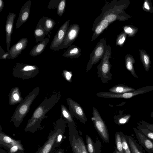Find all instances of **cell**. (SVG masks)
Returning <instances> with one entry per match:
<instances>
[{"label": "cell", "instance_id": "obj_1", "mask_svg": "<svg viewBox=\"0 0 153 153\" xmlns=\"http://www.w3.org/2000/svg\"><path fill=\"white\" fill-rule=\"evenodd\" d=\"M129 4V0H113L107 2L101 9V13L93 23L92 31H94L98 22L102 19L107 20L110 24L116 20L125 21L131 17L124 11Z\"/></svg>", "mask_w": 153, "mask_h": 153}, {"label": "cell", "instance_id": "obj_2", "mask_svg": "<svg viewBox=\"0 0 153 153\" xmlns=\"http://www.w3.org/2000/svg\"><path fill=\"white\" fill-rule=\"evenodd\" d=\"M61 96L60 92H56L53 94L49 98L45 97L28 120L24 131L33 133L41 129L42 121L43 119L48 117L45 114L58 102Z\"/></svg>", "mask_w": 153, "mask_h": 153}, {"label": "cell", "instance_id": "obj_3", "mask_svg": "<svg viewBox=\"0 0 153 153\" xmlns=\"http://www.w3.org/2000/svg\"><path fill=\"white\" fill-rule=\"evenodd\" d=\"M39 88H35L19 103L11 118L10 122H13L14 126L18 128L27 114L32 102L39 94Z\"/></svg>", "mask_w": 153, "mask_h": 153}, {"label": "cell", "instance_id": "obj_4", "mask_svg": "<svg viewBox=\"0 0 153 153\" xmlns=\"http://www.w3.org/2000/svg\"><path fill=\"white\" fill-rule=\"evenodd\" d=\"M111 48L110 45H107L105 53L97 67L98 77L103 83H107L112 79V74L110 72L112 67L109 62L111 58Z\"/></svg>", "mask_w": 153, "mask_h": 153}, {"label": "cell", "instance_id": "obj_5", "mask_svg": "<svg viewBox=\"0 0 153 153\" xmlns=\"http://www.w3.org/2000/svg\"><path fill=\"white\" fill-rule=\"evenodd\" d=\"M54 129L50 132L47 140L37 150L35 153H52L55 150L56 137L61 130L65 127V121L62 117L56 121Z\"/></svg>", "mask_w": 153, "mask_h": 153}, {"label": "cell", "instance_id": "obj_6", "mask_svg": "<svg viewBox=\"0 0 153 153\" xmlns=\"http://www.w3.org/2000/svg\"><path fill=\"white\" fill-rule=\"evenodd\" d=\"M36 65L17 63L13 69V75L15 77L26 79L33 78L39 73Z\"/></svg>", "mask_w": 153, "mask_h": 153}, {"label": "cell", "instance_id": "obj_7", "mask_svg": "<svg viewBox=\"0 0 153 153\" xmlns=\"http://www.w3.org/2000/svg\"><path fill=\"white\" fill-rule=\"evenodd\" d=\"M107 46L106 37L101 39L98 42L90 55V59L86 68L87 72L91 69L93 65L101 60L104 55Z\"/></svg>", "mask_w": 153, "mask_h": 153}, {"label": "cell", "instance_id": "obj_8", "mask_svg": "<svg viewBox=\"0 0 153 153\" xmlns=\"http://www.w3.org/2000/svg\"><path fill=\"white\" fill-rule=\"evenodd\" d=\"M93 117L91 120L94 126L103 140L106 142L109 141V135L107 127L97 110L94 107L92 109Z\"/></svg>", "mask_w": 153, "mask_h": 153}, {"label": "cell", "instance_id": "obj_9", "mask_svg": "<svg viewBox=\"0 0 153 153\" xmlns=\"http://www.w3.org/2000/svg\"><path fill=\"white\" fill-rule=\"evenodd\" d=\"M70 22L69 20L66 21L59 29L51 42V49L54 51L59 50V47L63 42L69 27Z\"/></svg>", "mask_w": 153, "mask_h": 153}, {"label": "cell", "instance_id": "obj_10", "mask_svg": "<svg viewBox=\"0 0 153 153\" xmlns=\"http://www.w3.org/2000/svg\"><path fill=\"white\" fill-rule=\"evenodd\" d=\"M79 31V26L77 24H72L69 26L63 42L59 47V50L68 48L71 45L77 37Z\"/></svg>", "mask_w": 153, "mask_h": 153}, {"label": "cell", "instance_id": "obj_11", "mask_svg": "<svg viewBox=\"0 0 153 153\" xmlns=\"http://www.w3.org/2000/svg\"><path fill=\"white\" fill-rule=\"evenodd\" d=\"M66 100L70 112L72 115L75 117L82 123H85L87 121V119L81 106L77 102L70 98H67Z\"/></svg>", "mask_w": 153, "mask_h": 153}, {"label": "cell", "instance_id": "obj_12", "mask_svg": "<svg viewBox=\"0 0 153 153\" xmlns=\"http://www.w3.org/2000/svg\"><path fill=\"white\" fill-rule=\"evenodd\" d=\"M133 129L139 144L148 153H153V141L147 137L137 128L134 127Z\"/></svg>", "mask_w": 153, "mask_h": 153}, {"label": "cell", "instance_id": "obj_13", "mask_svg": "<svg viewBox=\"0 0 153 153\" xmlns=\"http://www.w3.org/2000/svg\"><path fill=\"white\" fill-rule=\"evenodd\" d=\"M16 14L13 13H9L6 22L5 29L6 42L8 52L10 50V45L12 34L13 27L14 22L16 17Z\"/></svg>", "mask_w": 153, "mask_h": 153}, {"label": "cell", "instance_id": "obj_14", "mask_svg": "<svg viewBox=\"0 0 153 153\" xmlns=\"http://www.w3.org/2000/svg\"><path fill=\"white\" fill-rule=\"evenodd\" d=\"M31 4V0H29L27 1L22 7L16 23V29L19 28L28 19Z\"/></svg>", "mask_w": 153, "mask_h": 153}, {"label": "cell", "instance_id": "obj_15", "mask_svg": "<svg viewBox=\"0 0 153 153\" xmlns=\"http://www.w3.org/2000/svg\"><path fill=\"white\" fill-rule=\"evenodd\" d=\"M0 145L8 150L16 145H22L20 140H16L4 133L0 126Z\"/></svg>", "mask_w": 153, "mask_h": 153}, {"label": "cell", "instance_id": "obj_16", "mask_svg": "<svg viewBox=\"0 0 153 153\" xmlns=\"http://www.w3.org/2000/svg\"><path fill=\"white\" fill-rule=\"evenodd\" d=\"M28 43L27 38L25 37L21 39L19 41L10 48L9 53L10 59H14L26 47Z\"/></svg>", "mask_w": 153, "mask_h": 153}, {"label": "cell", "instance_id": "obj_17", "mask_svg": "<svg viewBox=\"0 0 153 153\" xmlns=\"http://www.w3.org/2000/svg\"><path fill=\"white\" fill-rule=\"evenodd\" d=\"M19 88L16 87L12 88L9 94V104L12 105L19 103L23 100Z\"/></svg>", "mask_w": 153, "mask_h": 153}, {"label": "cell", "instance_id": "obj_18", "mask_svg": "<svg viewBox=\"0 0 153 153\" xmlns=\"http://www.w3.org/2000/svg\"><path fill=\"white\" fill-rule=\"evenodd\" d=\"M56 24L52 19L45 16H43L39 20L37 25H40L45 30L46 35L53 28Z\"/></svg>", "mask_w": 153, "mask_h": 153}, {"label": "cell", "instance_id": "obj_19", "mask_svg": "<svg viewBox=\"0 0 153 153\" xmlns=\"http://www.w3.org/2000/svg\"><path fill=\"white\" fill-rule=\"evenodd\" d=\"M131 153H146L141 146L132 137L125 135Z\"/></svg>", "mask_w": 153, "mask_h": 153}, {"label": "cell", "instance_id": "obj_20", "mask_svg": "<svg viewBox=\"0 0 153 153\" xmlns=\"http://www.w3.org/2000/svg\"><path fill=\"white\" fill-rule=\"evenodd\" d=\"M81 54L80 48L75 45H72L68 48L62 56L66 58H79Z\"/></svg>", "mask_w": 153, "mask_h": 153}, {"label": "cell", "instance_id": "obj_21", "mask_svg": "<svg viewBox=\"0 0 153 153\" xmlns=\"http://www.w3.org/2000/svg\"><path fill=\"white\" fill-rule=\"evenodd\" d=\"M49 41V38H46L40 41L30 50V55L35 57L41 54L45 50Z\"/></svg>", "mask_w": 153, "mask_h": 153}, {"label": "cell", "instance_id": "obj_22", "mask_svg": "<svg viewBox=\"0 0 153 153\" xmlns=\"http://www.w3.org/2000/svg\"><path fill=\"white\" fill-rule=\"evenodd\" d=\"M125 60L126 69L134 77L138 79V76L136 74L133 65L135 61L133 56L130 54H127L125 56Z\"/></svg>", "mask_w": 153, "mask_h": 153}, {"label": "cell", "instance_id": "obj_23", "mask_svg": "<svg viewBox=\"0 0 153 153\" xmlns=\"http://www.w3.org/2000/svg\"><path fill=\"white\" fill-rule=\"evenodd\" d=\"M139 51L140 61L145 71L148 72L149 70L151 65L150 57L145 50L140 49Z\"/></svg>", "mask_w": 153, "mask_h": 153}, {"label": "cell", "instance_id": "obj_24", "mask_svg": "<svg viewBox=\"0 0 153 153\" xmlns=\"http://www.w3.org/2000/svg\"><path fill=\"white\" fill-rule=\"evenodd\" d=\"M135 90L133 88L122 84L115 85L109 89L110 92L117 93H123Z\"/></svg>", "mask_w": 153, "mask_h": 153}, {"label": "cell", "instance_id": "obj_25", "mask_svg": "<svg viewBox=\"0 0 153 153\" xmlns=\"http://www.w3.org/2000/svg\"><path fill=\"white\" fill-rule=\"evenodd\" d=\"M34 35L36 42L41 41L44 39L46 35L45 30L40 25H37L34 31Z\"/></svg>", "mask_w": 153, "mask_h": 153}, {"label": "cell", "instance_id": "obj_26", "mask_svg": "<svg viewBox=\"0 0 153 153\" xmlns=\"http://www.w3.org/2000/svg\"><path fill=\"white\" fill-rule=\"evenodd\" d=\"M61 112L62 117L66 122L68 123H72L74 122L72 115L67 108L64 105H61Z\"/></svg>", "mask_w": 153, "mask_h": 153}, {"label": "cell", "instance_id": "obj_27", "mask_svg": "<svg viewBox=\"0 0 153 153\" xmlns=\"http://www.w3.org/2000/svg\"><path fill=\"white\" fill-rule=\"evenodd\" d=\"M124 32L128 37L134 36L138 32L139 29L131 25H125L123 27Z\"/></svg>", "mask_w": 153, "mask_h": 153}, {"label": "cell", "instance_id": "obj_28", "mask_svg": "<svg viewBox=\"0 0 153 153\" xmlns=\"http://www.w3.org/2000/svg\"><path fill=\"white\" fill-rule=\"evenodd\" d=\"M73 141L79 153H88L85 145L82 140L79 138L76 140L73 137Z\"/></svg>", "mask_w": 153, "mask_h": 153}, {"label": "cell", "instance_id": "obj_29", "mask_svg": "<svg viewBox=\"0 0 153 153\" xmlns=\"http://www.w3.org/2000/svg\"><path fill=\"white\" fill-rule=\"evenodd\" d=\"M127 36L124 31L118 35L116 40V46H123L125 42Z\"/></svg>", "mask_w": 153, "mask_h": 153}, {"label": "cell", "instance_id": "obj_30", "mask_svg": "<svg viewBox=\"0 0 153 153\" xmlns=\"http://www.w3.org/2000/svg\"><path fill=\"white\" fill-rule=\"evenodd\" d=\"M137 128L149 139L153 141V131L137 124Z\"/></svg>", "mask_w": 153, "mask_h": 153}, {"label": "cell", "instance_id": "obj_31", "mask_svg": "<svg viewBox=\"0 0 153 153\" xmlns=\"http://www.w3.org/2000/svg\"><path fill=\"white\" fill-rule=\"evenodd\" d=\"M105 30L100 23H98L96 25L94 31L91 41L93 42Z\"/></svg>", "mask_w": 153, "mask_h": 153}, {"label": "cell", "instance_id": "obj_32", "mask_svg": "<svg viewBox=\"0 0 153 153\" xmlns=\"http://www.w3.org/2000/svg\"><path fill=\"white\" fill-rule=\"evenodd\" d=\"M116 149L120 153H124L120 132H117L115 135Z\"/></svg>", "mask_w": 153, "mask_h": 153}, {"label": "cell", "instance_id": "obj_33", "mask_svg": "<svg viewBox=\"0 0 153 153\" xmlns=\"http://www.w3.org/2000/svg\"><path fill=\"white\" fill-rule=\"evenodd\" d=\"M124 153H131L130 148L126 139L125 135L120 132Z\"/></svg>", "mask_w": 153, "mask_h": 153}, {"label": "cell", "instance_id": "obj_34", "mask_svg": "<svg viewBox=\"0 0 153 153\" xmlns=\"http://www.w3.org/2000/svg\"><path fill=\"white\" fill-rule=\"evenodd\" d=\"M131 117L130 114L122 115L117 119L116 123L119 125L125 124L129 121Z\"/></svg>", "mask_w": 153, "mask_h": 153}, {"label": "cell", "instance_id": "obj_35", "mask_svg": "<svg viewBox=\"0 0 153 153\" xmlns=\"http://www.w3.org/2000/svg\"><path fill=\"white\" fill-rule=\"evenodd\" d=\"M142 8L144 11L147 12L153 13V6L151 0H145L142 5Z\"/></svg>", "mask_w": 153, "mask_h": 153}, {"label": "cell", "instance_id": "obj_36", "mask_svg": "<svg viewBox=\"0 0 153 153\" xmlns=\"http://www.w3.org/2000/svg\"><path fill=\"white\" fill-rule=\"evenodd\" d=\"M66 4V0H61L59 2L57 8V13L60 17L62 16L65 12Z\"/></svg>", "mask_w": 153, "mask_h": 153}, {"label": "cell", "instance_id": "obj_37", "mask_svg": "<svg viewBox=\"0 0 153 153\" xmlns=\"http://www.w3.org/2000/svg\"><path fill=\"white\" fill-rule=\"evenodd\" d=\"M65 127H64L61 130L56 137L54 146L55 149L58 146L62 141L64 132Z\"/></svg>", "mask_w": 153, "mask_h": 153}, {"label": "cell", "instance_id": "obj_38", "mask_svg": "<svg viewBox=\"0 0 153 153\" xmlns=\"http://www.w3.org/2000/svg\"><path fill=\"white\" fill-rule=\"evenodd\" d=\"M86 142L88 150L89 153H94V146L92 141L90 137L86 136Z\"/></svg>", "mask_w": 153, "mask_h": 153}, {"label": "cell", "instance_id": "obj_39", "mask_svg": "<svg viewBox=\"0 0 153 153\" xmlns=\"http://www.w3.org/2000/svg\"><path fill=\"white\" fill-rule=\"evenodd\" d=\"M64 78L69 82H72L71 78L72 76V73L66 70H64L62 74Z\"/></svg>", "mask_w": 153, "mask_h": 153}, {"label": "cell", "instance_id": "obj_40", "mask_svg": "<svg viewBox=\"0 0 153 153\" xmlns=\"http://www.w3.org/2000/svg\"><path fill=\"white\" fill-rule=\"evenodd\" d=\"M142 127L149 129L153 131V124L148 123L144 121L141 120L137 123Z\"/></svg>", "mask_w": 153, "mask_h": 153}, {"label": "cell", "instance_id": "obj_41", "mask_svg": "<svg viewBox=\"0 0 153 153\" xmlns=\"http://www.w3.org/2000/svg\"><path fill=\"white\" fill-rule=\"evenodd\" d=\"M0 58L6 59H10L8 52H5L0 46Z\"/></svg>", "mask_w": 153, "mask_h": 153}, {"label": "cell", "instance_id": "obj_42", "mask_svg": "<svg viewBox=\"0 0 153 153\" xmlns=\"http://www.w3.org/2000/svg\"><path fill=\"white\" fill-rule=\"evenodd\" d=\"M60 0H51L49 3L47 8L51 9H54L57 8L59 4Z\"/></svg>", "mask_w": 153, "mask_h": 153}, {"label": "cell", "instance_id": "obj_43", "mask_svg": "<svg viewBox=\"0 0 153 153\" xmlns=\"http://www.w3.org/2000/svg\"><path fill=\"white\" fill-rule=\"evenodd\" d=\"M72 145L73 149V153H79L76 145L73 141L72 142Z\"/></svg>", "mask_w": 153, "mask_h": 153}, {"label": "cell", "instance_id": "obj_44", "mask_svg": "<svg viewBox=\"0 0 153 153\" xmlns=\"http://www.w3.org/2000/svg\"><path fill=\"white\" fill-rule=\"evenodd\" d=\"M4 7V3L3 0H0V12H1Z\"/></svg>", "mask_w": 153, "mask_h": 153}, {"label": "cell", "instance_id": "obj_45", "mask_svg": "<svg viewBox=\"0 0 153 153\" xmlns=\"http://www.w3.org/2000/svg\"><path fill=\"white\" fill-rule=\"evenodd\" d=\"M52 153H64L63 150L60 149L55 150Z\"/></svg>", "mask_w": 153, "mask_h": 153}, {"label": "cell", "instance_id": "obj_46", "mask_svg": "<svg viewBox=\"0 0 153 153\" xmlns=\"http://www.w3.org/2000/svg\"><path fill=\"white\" fill-rule=\"evenodd\" d=\"M0 153H7L5 151L2 149L1 148L0 149Z\"/></svg>", "mask_w": 153, "mask_h": 153}, {"label": "cell", "instance_id": "obj_47", "mask_svg": "<svg viewBox=\"0 0 153 153\" xmlns=\"http://www.w3.org/2000/svg\"><path fill=\"white\" fill-rule=\"evenodd\" d=\"M150 116L151 117L153 118V111L152 112Z\"/></svg>", "mask_w": 153, "mask_h": 153}, {"label": "cell", "instance_id": "obj_48", "mask_svg": "<svg viewBox=\"0 0 153 153\" xmlns=\"http://www.w3.org/2000/svg\"><path fill=\"white\" fill-rule=\"evenodd\" d=\"M114 153H120L119 152L117 151V149H116L115 150Z\"/></svg>", "mask_w": 153, "mask_h": 153}]
</instances>
